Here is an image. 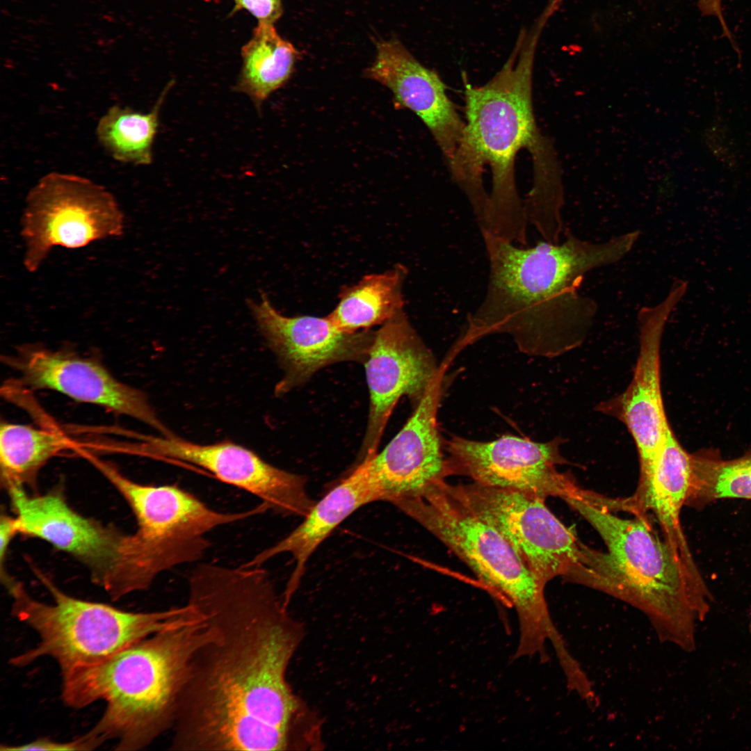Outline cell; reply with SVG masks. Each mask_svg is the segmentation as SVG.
<instances>
[{
	"mask_svg": "<svg viewBox=\"0 0 751 751\" xmlns=\"http://www.w3.org/2000/svg\"><path fill=\"white\" fill-rule=\"evenodd\" d=\"M448 487L506 539L543 586L564 579L577 565L582 542L547 508L546 499L474 481Z\"/></svg>",
	"mask_w": 751,
	"mask_h": 751,
	"instance_id": "obj_9",
	"label": "cell"
},
{
	"mask_svg": "<svg viewBox=\"0 0 751 751\" xmlns=\"http://www.w3.org/2000/svg\"><path fill=\"white\" fill-rule=\"evenodd\" d=\"M444 373L442 371L430 386L406 423L385 448L365 457L381 501L393 503L419 496L450 476L437 423Z\"/></svg>",
	"mask_w": 751,
	"mask_h": 751,
	"instance_id": "obj_18",
	"label": "cell"
},
{
	"mask_svg": "<svg viewBox=\"0 0 751 751\" xmlns=\"http://www.w3.org/2000/svg\"><path fill=\"white\" fill-rule=\"evenodd\" d=\"M380 501V494L369 460L361 459V462L346 477L316 501L296 528L245 565L262 566L277 555L291 554L295 566L282 597L288 606L301 582L309 558L321 543L356 510Z\"/></svg>",
	"mask_w": 751,
	"mask_h": 751,
	"instance_id": "obj_20",
	"label": "cell"
},
{
	"mask_svg": "<svg viewBox=\"0 0 751 751\" xmlns=\"http://www.w3.org/2000/svg\"><path fill=\"white\" fill-rule=\"evenodd\" d=\"M407 273L405 266L398 265L344 286L337 305L327 316L339 330L349 334L382 325L403 311V286Z\"/></svg>",
	"mask_w": 751,
	"mask_h": 751,
	"instance_id": "obj_22",
	"label": "cell"
},
{
	"mask_svg": "<svg viewBox=\"0 0 751 751\" xmlns=\"http://www.w3.org/2000/svg\"><path fill=\"white\" fill-rule=\"evenodd\" d=\"M124 216L105 187L75 174L51 172L29 191L21 219L23 264L38 270L55 246L79 248L123 234Z\"/></svg>",
	"mask_w": 751,
	"mask_h": 751,
	"instance_id": "obj_8",
	"label": "cell"
},
{
	"mask_svg": "<svg viewBox=\"0 0 751 751\" xmlns=\"http://www.w3.org/2000/svg\"><path fill=\"white\" fill-rule=\"evenodd\" d=\"M68 446L67 439L58 430L1 421L0 467L4 487H34L42 467Z\"/></svg>",
	"mask_w": 751,
	"mask_h": 751,
	"instance_id": "obj_24",
	"label": "cell"
},
{
	"mask_svg": "<svg viewBox=\"0 0 751 751\" xmlns=\"http://www.w3.org/2000/svg\"><path fill=\"white\" fill-rule=\"evenodd\" d=\"M542 33L519 32L501 68L486 83L465 84V131L462 146L449 165L454 179L471 203L482 202L483 167L492 172V190L481 230L515 244L527 243V219L515 176V159L523 149L532 156L534 170L547 168L544 146L533 112L532 76Z\"/></svg>",
	"mask_w": 751,
	"mask_h": 751,
	"instance_id": "obj_4",
	"label": "cell"
},
{
	"mask_svg": "<svg viewBox=\"0 0 751 751\" xmlns=\"http://www.w3.org/2000/svg\"><path fill=\"white\" fill-rule=\"evenodd\" d=\"M22 385L58 391L79 402L134 418L162 436L173 435L159 419L145 394L116 379L101 362L68 349L26 344L4 358Z\"/></svg>",
	"mask_w": 751,
	"mask_h": 751,
	"instance_id": "obj_13",
	"label": "cell"
},
{
	"mask_svg": "<svg viewBox=\"0 0 751 751\" xmlns=\"http://www.w3.org/2000/svg\"><path fill=\"white\" fill-rule=\"evenodd\" d=\"M561 442V439L537 442L511 435L490 442L453 436L446 442L447 465L450 476H465L480 484L565 501L580 496L583 489L557 469L567 463L560 452Z\"/></svg>",
	"mask_w": 751,
	"mask_h": 751,
	"instance_id": "obj_10",
	"label": "cell"
},
{
	"mask_svg": "<svg viewBox=\"0 0 751 751\" xmlns=\"http://www.w3.org/2000/svg\"><path fill=\"white\" fill-rule=\"evenodd\" d=\"M20 534L42 540L83 563L101 586L112 573L125 534L84 517L68 503L61 488L42 494L7 490Z\"/></svg>",
	"mask_w": 751,
	"mask_h": 751,
	"instance_id": "obj_17",
	"label": "cell"
},
{
	"mask_svg": "<svg viewBox=\"0 0 751 751\" xmlns=\"http://www.w3.org/2000/svg\"><path fill=\"white\" fill-rule=\"evenodd\" d=\"M99 744L88 733L67 742H58L47 738H40L26 744L17 746L2 745L1 750H90Z\"/></svg>",
	"mask_w": 751,
	"mask_h": 751,
	"instance_id": "obj_27",
	"label": "cell"
},
{
	"mask_svg": "<svg viewBox=\"0 0 751 751\" xmlns=\"http://www.w3.org/2000/svg\"><path fill=\"white\" fill-rule=\"evenodd\" d=\"M461 559L490 590L516 612L519 642L515 657H547L546 647L565 640L551 617L545 586L514 548L449 490L446 480L421 494L393 503Z\"/></svg>",
	"mask_w": 751,
	"mask_h": 751,
	"instance_id": "obj_6",
	"label": "cell"
},
{
	"mask_svg": "<svg viewBox=\"0 0 751 751\" xmlns=\"http://www.w3.org/2000/svg\"><path fill=\"white\" fill-rule=\"evenodd\" d=\"M364 74L387 88L396 104L421 120L449 165L462 146L465 122L439 74L421 64L396 38L376 43V58Z\"/></svg>",
	"mask_w": 751,
	"mask_h": 751,
	"instance_id": "obj_19",
	"label": "cell"
},
{
	"mask_svg": "<svg viewBox=\"0 0 751 751\" xmlns=\"http://www.w3.org/2000/svg\"><path fill=\"white\" fill-rule=\"evenodd\" d=\"M19 533V524L16 517L2 514L0 520L1 576L8 573L5 569V565L8 549L14 537Z\"/></svg>",
	"mask_w": 751,
	"mask_h": 751,
	"instance_id": "obj_29",
	"label": "cell"
},
{
	"mask_svg": "<svg viewBox=\"0 0 751 751\" xmlns=\"http://www.w3.org/2000/svg\"><path fill=\"white\" fill-rule=\"evenodd\" d=\"M749 630H750V632L751 633V613H750V622H749Z\"/></svg>",
	"mask_w": 751,
	"mask_h": 751,
	"instance_id": "obj_31",
	"label": "cell"
},
{
	"mask_svg": "<svg viewBox=\"0 0 751 751\" xmlns=\"http://www.w3.org/2000/svg\"><path fill=\"white\" fill-rule=\"evenodd\" d=\"M604 541L599 551L582 543L577 565L564 579L605 592L643 612L663 643L691 652L696 629L713 597L693 558L652 527L647 515L623 518L587 494L565 501Z\"/></svg>",
	"mask_w": 751,
	"mask_h": 751,
	"instance_id": "obj_3",
	"label": "cell"
},
{
	"mask_svg": "<svg viewBox=\"0 0 751 751\" xmlns=\"http://www.w3.org/2000/svg\"><path fill=\"white\" fill-rule=\"evenodd\" d=\"M370 407L361 459L377 453L386 425L399 398L416 405L442 370L404 310L374 332L364 360Z\"/></svg>",
	"mask_w": 751,
	"mask_h": 751,
	"instance_id": "obj_12",
	"label": "cell"
},
{
	"mask_svg": "<svg viewBox=\"0 0 751 751\" xmlns=\"http://www.w3.org/2000/svg\"><path fill=\"white\" fill-rule=\"evenodd\" d=\"M86 456L127 502L137 522L133 538L150 551L174 552L188 549L202 541L216 528L266 511L261 504L243 512L218 511L177 485L139 483L111 463L89 454Z\"/></svg>",
	"mask_w": 751,
	"mask_h": 751,
	"instance_id": "obj_11",
	"label": "cell"
},
{
	"mask_svg": "<svg viewBox=\"0 0 751 751\" xmlns=\"http://www.w3.org/2000/svg\"><path fill=\"white\" fill-rule=\"evenodd\" d=\"M300 54L274 24L258 23L241 49L243 65L234 90L248 96L260 112L269 96L288 81Z\"/></svg>",
	"mask_w": 751,
	"mask_h": 751,
	"instance_id": "obj_23",
	"label": "cell"
},
{
	"mask_svg": "<svg viewBox=\"0 0 751 751\" xmlns=\"http://www.w3.org/2000/svg\"><path fill=\"white\" fill-rule=\"evenodd\" d=\"M188 586L187 603L212 636L193 656L170 749H300L318 722L286 677L304 630L268 573L262 566L200 564Z\"/></svg>",
	"mask_w": 751,
	"mask_h": 751,
	"instance_id": "obj_1",
	"label": "cell"
},
{
	"mask_svg": "<svg viewBox=\"0 0 751 751\" xmlns=\"http://www.w3.org/2000/svg\"><path fill=\"white\" fill-rule=\"evenodd\" d=\"M173 84L172 81L168 83L147 113L115 104L100 118L96 127V136L114 160L135 165L152 163L160 110Z\"/></svg>",
	"mask_w": 751,
	"mask_h": 751,
	"instance_id": "obj_25",
	"label": "cell"
},
{
	"mask_svg": "<svg viewBox=\"0 0 751 751\" xmlns=\"http://www.w3.org/2000/svg\"><path fill=\"white\" fill-rule=\"evenodd\" d=\"M489 259L485 296L452 349L457 353L494 334H506L522 352L557 356L583 343L597 312L579 290L590 270L615 264L640 236L633 230L594 243L570 232L561 243L517 247L481 230Z\"/></svg>",
	"mask_w": 751,
	"mask_h": 751,
	"instance_id": "obj_2",
	"label": "cell"
},
{
	"mask_svg": "<svg viewBox=\"0 0 751 751\" xmlns=\"http://www.w3.org/2000/svg\"><path fill=\"white\" fill-rule=\"evenodd\" d=\"M145 439L150 454L204 468L222 482L257 496L268 510L282 515L304 517L316 503L305 477L275 467L229 441L198 444L175 435Z\"/></svg>",
	"mask_w": 751,
	"mask_h": 751,
	"instance_id": "obj_15",
	"label": "cell"
},
{
	"mask_svg": "<svg viewBox=\"0 0 751 751\" xmlns=\"http://www.w3.org/2000/svg\"><path fill=\"white\" fill-rule=\"evenodd\" d=\"M51 595L45 603L31 597L10 575L2 580L13 599L12 612L38 634L33 648L11 663L24 666L42 656L58 663L62 674L96 664L144 638L165 629L195 623L199 617L188 604L154 612H127L67 595L41 572Z\"/></svg>",
	"mask_w": 751,
	"mask_h": 751,
	"instance_id": "obj_7",
	"label": "cell"
},
{
	"mask_svg": "<svg viewBox=\"0 0 751 751\" xmlns=\"http://www.w3.org/2000/svg\"><path fill=\"white\" fill-rule=\"evenodd\" d=\"M282 0H234V11L245 10L258 23L274 24L282 14Z\"/></svg>",
	"mask_w": 751,
	"mask_h": 751,
	"instance_id": "obj_28",
	"label": "cell"
},
{
	"mask_svg": "<svg viewBox=\"0 0 751 751\" xmlns=\"http://www.w3.org/2000/svg\"><path fill=\"white\" fill-rule=\"evenodd\" d=\"M722 0H698L697 6L704 15L713 16L720 22L725 21Z\"/></svg>",
	"mask_w": 751,
	"mask_h": 751,
	"instance_id": "obj_30",
	"label": "cell"
},
{
	"mask_svg": "<svg viewBox=\"0 0 751 751\" xmlns=\"http://www.w3.org/2000/svg\"><path fill=\"white\" fill-rule=\"evenodd\" d=\"M212 636L204 618L165 629L124 647L104 660L62 674V697L69 706L106 702L88 732L100 744L115 740V750H137L172 729L196 650Z\"/></svg>",
	"mask_w": 751,
	"mask_h": 751,
	"instance_id": "obj_5",
	"label": "cell"
},
{
	"mask_svg": "<svg viewBox=\"0 0 751 751\" xmlns=\"http://www.w3.org/2000/svg\"><path fill=\"white\" fill-rule=\"evenodd\" d=\"M692 462V482L686 506L701 509L720 499H751V452L733 460L708 453H694Z\"/></svg>",
	"mask_w": 751,
	"mask_h": 751,
	"instance_id": "obj_26",
	"label": "cell"
},
{
	"mask_svg": "<svg viewBox=\"0 0 751 751\" xmlns=\"http://www.w3.org/2000/svg\"><path fill=\"white\" fill-rule=\"evenodd\" d=\"M687 289L686 281L677 280L661 302L639 310L640 350L633 378L622 394L598 406L601 412L621 421L633 437L639 456V481L649 475L670 426L661 389L660 347L666 321Z\"/></svg>",
	"mask_w": 751,
	"mask_h": 751,
	"instance_id": "obj_14",
	"label": "cell"
},
{
	"mask_svg": "<svg viewBox=\"0 0 751 751\" xmlns=\"http://www.w3.org/2000/svg\"><path fill=\"white\" fill-rule=\"evenodd\" d=\"M692 475V454L683 449L669 426L649 475L638 483L632 496L614 499V509L634 515H647L651 511L661 526L663 538L684 556L693 557L680 522Z\"/></svg>",
	"mask_w": 751,
	"mask_h": 751,
	"instance_id": "obj_21",
	"label": "cell"
},
{
	"mask_svg": "<svg viewBox=\"0 0 751 751\" xmlns=\"http://www.w3.org/2000/svg\"><path fill=\"white\" fill-rule=\"evenodd\" d=\"M248 306L268 346L284 370L275 393L284 394L306 382L321 369L336 362H364L374 332L346 333L328 316H286L271 304L267 295L248 300Z\"/></svg>",
	"mask_w": 751,
	"mask_h": 751,
	"instance_id": "obj_16",
	"label": "cell"
}]
</instances>
